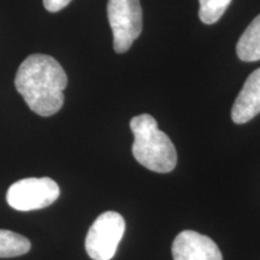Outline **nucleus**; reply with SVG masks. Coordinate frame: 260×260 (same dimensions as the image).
<instances>
[{"label": "nucleus", "instance_id": "obj_7", "mask_svg": "<svg viewBox=\"0 0 260 260\" xmlns=\"http://www.w3.org/2000/svg\"><path fill=\"white\" fill-rule=\"evenodd\" d=\"M260 113V68L249 75L232 109V119L245 124Z\"/></svg>", "mask_w": 260, "mask_h": 260}, {"label": "nucleus", "instance_id": "obj_5", "mask_svg": "<svg viewBox=\"0 0 260 260\" xmlns=\"http://www.w3.org/2000/svg\"><path fill=\"white\" fill-rule=\"evenodd\" d=\"M60 189L50 177H30L15 182L9 188L6 201L14 210H41L50 206L59 198Z\"/></svg>", "mask_w": 260, "mask_h": 260}, {"label": "nucleus", "instance_id": "obj_4", "mask_svg": "<svg viewBox=\"0 0 260 260\" xmlns=\"http://www.w3.org/2000/svg\"><path fill=\"white\" fill-rule=\"evenodd\" d=\"M125 232L124 218L115 211L100 214L89 228L86 251L93 260H111Z\"/></svg>", "mask_w": 260, "mask_h": 260}, {"label": "nucleus", "instance_id": "obj_9", "mask_svg": "<svg viewBox=\"0 0 260 260\" xmlns=\"http://www.w3.org/2000/svg\"><path fill=\"white\" fill-rule=\"evenodd\" d=\"M30 241L27 237L10 230L0 229V258H14L30 251Z\"/></svg>", "mask_w": 260, "mask_h": 260}, {"label": "nucleus", "instance_id": "obj_11", "mask_svg": "<svg viewBox=\"0 0 260 260\" xmlns=\"http://www.w3.org/2000/svg\"><path fill=\"white\" fill-rule=\"evenodd\" d=\"M73 0H44V6L47 11L58 12L68 6Z\"/></svg>", "mask_w": 260, "mask_h": 260}, {"label": "nucleus", "instance_id": "obj_8", "mask_svg": "<svg viewBox=\"0 0 260 260\" xmlns=\"http://www.w3.org/2000/svg\"><path fill=\"white\" fill-rule=\"evenodd\" d=\"M236 54L243 61L260 60V15L243 31L236 45Z\"/></svg>", "mask_w": 260, "mask_h": 260}, {"label": "nucleus", "instance_id": "obj_2", "mask_svg": "<svg viewBox=\"0 0 260 260\" xmlns=\"http://www.w3.org/2000/svg\"><path fill=\"white\" fill-rule=\"evenodd\" d=\"M134 134L133 155L148 170L167 174L177 164V152L170 138L158 128V123L148 113L136 116L130 121Z\"/></svg>", "mask_w": 260, "mask_h": 260}, {"label": "nucleus", "instance_id": "obj_3", "mask_svg": "<svg viewBox=\"0 0 260 260\" xmlns=\"http://www.w3.org/2000/svg\"><path fill=\"white\" fill-rule=\"evenodd\" d=\"M107 17L113 32V48L124 53L142 31L140 0H109Z\"/></svg>", "mask_w": 260, "mask_h": 260}, {"label": "nucleus", "instance_id": "obj_10", "mask_svg": "<svg viewBox=\"0 0 260 260\" xmlns=\"http://www.w3.org/2000/svg\"><path fill=\"white\" fill-rule=\"evenodd\" d=\"M232 0H199V17L205 24H213L226 11Z\"/></svg>", "mask_w": 260, "mask_h": 260}, {"label": "nucleus", "instance_id": "obj_1", "mask_svg": "<svg viewBox=\"0 0 260 260\" xmlns=\"http://www.w3.org/2000/svg\"><path fill=\"white\" fill-rule=\"evenodd\" d=\"M15 86L32 112L50 117L63 107L68 76L53 57L31 54L19 65Z\"/></svg>", "mask_w": 260, "mask_h": 260}, {"label": "nucleus", "instance_id": "obj_6", "mask_svg": "<svg viewBox=\"0 0 260 260\" xmlns=\"http://www.w3.org/2000/svg\"><path fill=\"white\" fill-rule=\"evenodd\" d=\"M174 260H223L217 243L209 236L184 230L172 243Z\"/></svg>", "mask_w": 260, "mask_h": 260}]
</instances>
